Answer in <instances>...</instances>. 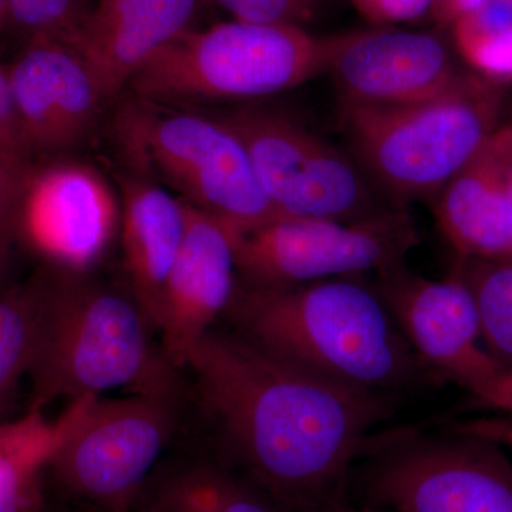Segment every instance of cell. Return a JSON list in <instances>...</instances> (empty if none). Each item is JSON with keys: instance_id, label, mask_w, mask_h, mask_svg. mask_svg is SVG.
Returning a JSON list of instances; mask_svg holds the SVG:
<instances>
[{"instance_id": "cell-12", "label": "cell", "mask_w": 512, "mask_h": 512, "mask_svg": "<svg viewBox=\"0 0 512 512\" xmlns=\"http://www.w3.org/2000/svg\"><path fill=\"white\" fill-rule=\"evenodd\" d=\"M376 292L434 376L477 397L503 375L485 349L476 303L457 272L437 281L414 275L403 264L379 274Z\"/></svg>"}, {"instance_id": "cell-6", "label": "cell", "mask_w": 512, "mask_h": 512, "mask_svg": "<svg viewBox=\"0 0 512 512\" xmlns=\"http://www.w3.org/2000/svg\"><path fill=\"white\" fill-rule=\"evenodd\" d=\"M114 128L141 177L160 178L185 204L235 232L282 218L262 190L247 148L224 121L134 96L121 104Z\"/></svg>"}, {"instance_id": "cell-31", "label": "cell", "mask_w": 512, "mask_h": 512, "mask_svg": "<svg viewBox=\"0 0 512 512\" xmlns=\"http://www.w3.org/2000/svg\"><path fill=\"white\" fill-rule=\"evenodd\" d=\"M481 0H439L433 12V18L443 25H450L458 16L476 8Z\"/></svg>"}, {"instance_id": "cell-1", "label": "cell", "mask_w": 512, "mask_h": 512, "mask_svg": "<svg viewBox=\"0 0 512 512\" xmlns=\"http://www.w3.org/2000/svg\"><path fill=\"white\" fill-rule=\"evenodd\" d=\"M183 372L217 439L212 456L285 512L345 494L393 412L390 394L336 382L211 329Z\"/></svg>"}, {"instance_id": "cell-21", "label": "cell", "mask_w": 512, "mask_h": 512, "mask_svg": "<svg viewBox=\"0 0 512 512\" xmlns=\"http://www.w3.org/2000/svg\"><path fill=\"white\" fill-rule=\"evenodd\" d=\"M42 305V274L0 291V421L35 356Z\"/></svg>"}, {"instance_id": "cell-23", "label": "cell", "mask_w": 512, "mask_h": 512, "mask_svg": "<svg viewBox=\"0 0 512 512\" xmlns=\"http://www.w3.org/2000/svg\"><path fill=\"white\" fill-rule=\"evenodd\" d=\"M454 272L473 295L485 349L512 370V262L460 259Z\"/></svg>"}, {"instance_id": "cell-18", "label": "cell", "mask_w": 512, "mask_h": 512, "mask_svg": "<svg viewBox=\"0 0 512 512\" xmlns=\"http://www.w3.org/2000/svg\"><path fill=\"white\" fill-rule=\"evenodd\" d=\"M187 231V204L153 180L123 183L121 244L127 288L157 330L165 285Z\"/></svg>"}, {"instance_id": "cell-19", "label": "cell", "mask_w": 512, "mask_h": 512, "mask_svg": "<svg viewBox=\"0 0 512 512\" xmlns=\"http://www.w3.org/2000/svg\"><path fill=\"white\" fill-rule=\"evenodd\" d=\"M94 399L73 400L57 417L28 409L0 421V512H47L50 461Z\"/></svg>"}, {"instance_id": "cell-17", "label": "cell", "mask_w": 512, "mask_h": 512, "mask_svg": "<svg viewBox=\"0 0 512 512\" xmlns=\"http://www.w3.org/2000/svg\"><path fill=\"white\" fill-rule=\"evenodd\" d=\"M430 202L441 232L460 259L510 261L512 191L498 130Z\"/></svg>"}, {"instance_id": "cell-26", "label": "cell", "mask_w": 512, "mask_h": 512, "mask_svg": "<svg viewBox=\"0 0 512 512\" xmlns=\"http://www.w3.org/2000/svg\"><path fill=\"white\" fill-rule=\"evenodd\" d=\"M439 0H352L359 15L375 28H392L433 16Z\"/></svg>"}, {"instance_id": "cell-27", "label": "cell", "mask_w": 512, "mask_h": 512, "mask_svg": "<svg viewBox=\"0 0 512 512\" xmlns=\"http://www.w3.org/2000/svg\"><path fill=\"white\" fill-rule=\"evenodd\" d=\"M32 161L0 141V215H15Z\"/></svg>"}, {"instance_id": "cell-13", "label": "cell", "mask_w": 512, "mask_h": 512, "mask_svg": "<svg viewBox=\"0 0 512 512\" xmlns=\"http://www.w3.org/2000/svg\"><path fill=\"white\" fill-rule=\"evenodd\" d=\"M326 73L346 103L402 106L436 99L468 74L443 37L393 28L330 36Z\"/></svg>"}, {"instance_id": "cell-16", "label": "cell", "mask_w": 512, "mask_h": 512, "mask_svg": "<svg viewBox=\"0 0 512 512\" xmlns=\"http://www.w3.org/2000/svg\"><path fill=\"white\" fill-rule=\"evenodd\" d=\"M197 6L198 0H99L67 43L109 101L158 49L190 29Z\"/></svg>"}, {"instance_id": "cell-24", "label": "cell", "mask_w": 512, "mask_h": 512, "mask_svg": "<svg viewBox=\"0 0 512 512\" xmlns=\"http://www.w3.org/2000/svg\"><path fill=\"white\" fill-rule=\"evenodd\" d=\"M74 0H8L6 28L28 40L55 37L69 42L80 19Z\"/></svg>"}, {"instance_id": "cell-20", "label": "cell", "mask_w": 512, "mask_h": 512, "mask_svg": "<svg viewBox=\"0 0 512 512\" xmlns=\"http://www.w3.org/2000/svg\"><path fill=\"white\" fill-rule=\"evenodd\" d=\"M131 512H285L214 457L165 461Z\"/></svg>"}, {"instance_id": "cell-3", "label": "cell", "mask_w": 512, "mask_h": 512, "mask_svg": "<svg viewBox=\"0 0 512 512\" xmlns=\"http://www.w3.org/2000/svg\"><path fill=\"white\" fill-rule=\"evenodd\" d=\"M40 274L42 305L28 409L46 410L60 399L70 403L120 387L178 394L180 372L154 346L157 330L127 285L47 266Z\"/></svg>"}, {"instance_id": "cell-32", "label": "cell", "mask_w": 512, "mask_h": 512, "mask_svg": "<svg viewBox=\"0 0 512 512\" xmlns=\"http://www.w3.org/2000/svg\"><path fill=\"white\" fill-rule=\"evenodd\" d=\"M306 512H387L379 510V508L370 507V505H353L349 503L345 498V494L339 495V497L332 498V500L325 501V503L318 505V507L312 508V510Z\"/></svg>"}, {"instance_id": "cell-2", "label": "cell", "mask_w": 512, "mask_h": 512, "mask_svg": "<svg viewBox=\"0 0 512 512\" xmlns=\"http://www.w3.org/2000/svg\"><path fill=\"white\" fill-rule=\"evenodd\" d=\"M231 332L336 382L392 394L429 382L376 289L353 278L291 286L237 282Z\"/></svg>"}, {"instance_id": "cell-9", "label": "cell", "mask_w": 512, "mask_h": 512, "mask_svg": "<svg viewBox=\"0 0 512 512\" xmlns=\"http://www.w3.org/2000/svg\"><path fill=\"white\" fill-rule=\"evenodd\" d=\"M419 241L400 207L353 222L282 217L235 232V259L244 284L291 286L382 274L403 265Z\"/></svg>"}, {"instance_id": "cell-11", "label": "cell", "mask_w": 512, "mask_h": 512, "mask_svg": "<svg viewBox=\"0 0 512 512\" xmlns=\"http://www.w3.org/2000/svg\"><path fill=\"white\" fill-rule=\"evenodd\" d=\"M119 205L94 168L74 161L32 165L15 210L18 244L57 271L90 272L119 228Z\"/></svg>"}, {"instance_id": "cell-15", "label": "cell", "mask_w": 512, "mask_h": 512, "mask_svg": "<svg viewBox=\"0 0 512 512\" xmlns=\"http://www.w3.org/2000/svg\"><path fill=\"white\" fill-rule=\"evenodd\" d=\"M237 275L234 229L187 204V231L165 285L157 326L161 353L178 372L227 312Z\"/></svg>"}, {"instance_id": "cell-30", "label": "cell", "mask_w": 512, "mask_h": 512, "mask_svg": "<svg viewBox=\"0 0 512 512\" xmlns=\"http://www.w3.org/2000/svg\"><path fill=\"white\" fill-rule=\"evenodd\" d=\"M16 244H18V237H16L15 217L0 215V279L8 269L10 255Z\"/></svg>"}, {"instance_id": "cell-8", "label": "cell", "mask_w": 512, "mask_h": 512, "mask_svg": "<svg viewBox=\"0 0 512 512\" xmlns=\"http://www.w3.org/2000/svg\"><path fill=\"white\" fill-rule=\"evenodd\" d=\"M366 505L387 512H512V464L487 434L377 437Z\"/></svg>"}, {"instance_id": "cell-28", "label": "cell", "mask_w": 512, "mask_h": 512, "mask_svg": "<svg viewBox=\"0 0 512 512\" xmlns=\"http://www.w3.org/2000/svg\"><path fill=\"white\" fill-rule=\"evenodd\" d=\"M0 141L35 163L29 156L25 143H23L22 134H20L12 96H10L8 73H6V67L3 66H0Z\"/></svg>"}, {"instance_id": "cell-5", "label": "cell", "mask_w": 512, "mask_h": 512, "mask_svg": "<svg viewBox=\"0 0 512 512\" xmlns=\"http://www.w3.org/2000/svg\"><path fill=\"white\" fill-rule=\"evenodd\" d=\"M329 53L330 36L298 26L232 20L175 36L128 87L154 103L255 99L325 74Z\"/></svg>"}, {"instance_id": "cell-4", "label": "cell", "mask_w": 512, "mask_h": 512, "mask_svg": "<svg viewBox=\"0 0 512 512\" xmlns=\"http://www.w3.org/2000/svg\"><path fill=\"white\" fill-rule=\"evenodd\" d=\"M497 84L468 76L436 99L402 106L342 101L340 124L357 164L396 207L430 201L495 133Z\"/></svg>"}, {"instance_id": "cell-29", "label": "cell", "mask_w": 512, "mask_h": 512, "mask_svg": "<svg viewBox=\"0 0 512 512\" xmlns=\"http://www.w3.org/2000/svg\"><path fill=\"white\" fill-rule=\"evenodd\" d=\"M473 400L478 407L512 414V370L504 372L485 392L473 397Z\"/></svg>"}, {"instance_id": "cell-10", "label": "cell", "mask_w": 512, "mask_h": 512, "mask_svg": "<svg viewBox=\"0 0 512 512\" xmlns=\"http://www.w3.org/2000/svg\"><path fill=\"white\" fill-rule=\"evenodd\" d=\"M220 120L244 143L282 217L353 222L392 208L377 204L359 164L301 124L249 107Z\"/></svg>"}, {"instance_id": "cell-14", "label": "cell", "mask_w": 512, "mask_h": 512, "mask_svg": "<svg viewBox=\"0 0 512 512\" xmlns=\"http://www.w3.org/2000/svg\"><path fill=\"white\" fill-rule=\"evenodd\" d=\"M6 73L20 134L35 163L79 146L106 103L76 49L55 37L28 40Z\"/></svg>"}, {"instance_id": "cell-22", "label": "cell", "mask_w": 512, "mask_h": 512, "mask_svg": "<svg viewBox=\"0 0 512 512\" xmlns=\"http://www.w3.org/2000/svg\"><path fill=\"white\" fill-rule=\"evenodd\" d=\"M448 28L458 55L478 76L512 82V0H481Z\"/></svg>"}, {"instance_id": "cell-7", "label": "cell", "mask_w": 512, "mask_h": 512, "mask_svg": "<svg viewBox=\"0 0 512 512\" xmlns=\"http://www.w3.org/2000/svg\"><path fill=\"white\" fill-rule=\"evenodd\" d=\"M177 394L93 400L50 461L47 490L63 512H131L173 439Z\"/></svg>"}, {"instance_id": "cell-35", "label": "cell", "mask_w": 512, "mask_h": 512, "mask_svg": "<svg viewBox=\"0 0 512 512\" xmlns=\"http://www.w3.org/2000/svg\"><path fill=\"white\" fill-rule=\"evenodd\" d=\"M510 127L512 128V124H511V126H510Z\"/></svg>"}, {"instance_id": "cell-34", "label": "cell", "mask_w": 512, "mask_h": 512, "mask_svg": "<svg viewBox=\"0 0 512 512\" xmlns=\"http://www.w3.org/2000/svg\"><path fill=\"white\" fill-rule=\"evenodd\" d=\"M6 10H8V0H0V32L6 29Z\"/></svg>"}, {"instance_id": "cell-33", "label": "cell", "mask_w": 512, "mask_h": 512, "mask_svg": "<svg viewBox=\"0 0 512 512\" xmlns=\"http://www.w3.org/2000/svg\"><path fill=\"white\" fill-rule=\"evenodd\" d=\"M498 134H500L501 141H503L505 156H507L508 177H510L512 191V128L510 126L501 128V130H498ZM510 262H512V255Z\"/></svg>"}, {"instance_id": "cell-25", "label": "cell", "mask_w": 512, "mask_h": 512, "mask_svg": "<svg viewBox=\"0 0 512 512\" xmlns=\"http://www.w3.org/2000/svg\"><path fill=\"white\" fill-rule=\"evenodd\" d=\"M239 22L305 28L318 15L319 0H217Z\"/></svg>"}]
</instances>
